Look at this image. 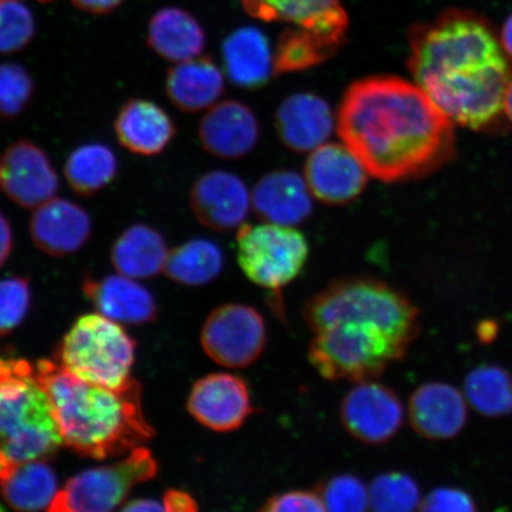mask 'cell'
Returning a JSON list of instances; mask_svg holds the SVG:
<instances>
[{
	"instance_id": "32",
	"label": "cell",
	"mask_w": 512,
	"mask_h": 512,
	"mask_svg": "<svg viewBox=\"0 0 512 512\" xmlns=\"http://www.w3.org/2000/svg\"><path fill=\"white\" fill-rule=\"evenodd\" d=\"M465 393L471 405L486 416L512 413V376L496 366L477 368L466 377Z\"/></svg>"
},
{
	"instance_id": "17",
	"label": "cell",
	"mask_w": 512,
	"mask_h": 512,
	"mask_svg": "<svg viewBox=\"0 0 512 512\" xmlns=\"http://www.w3.org/2000/svg\"><path fill=\"white\" fill-rule=\"evenodd\" d=\"M29 232L35 246L54 258L79 252L92 235V220L78 203L51 198L34 209Z\"/></svg>"
},
{
	"instance_id": "6",
	"label": "cell",
	"mask_w": 512,
	"mask_h": 512,
	"mask_svg": "<svg viewBox=\"0 0 512 512\" xmlns=\"http://www.w3.org/2000/svg\"><path fill=\"white\" fill-rule=\"evenodd\" d=\"M313 334L309 360L330 381L375 380L409 348L387 332L362 324L331 325Z\"/></svg>"
},
{
	"instance_id": "35",
	"label": "cell",
	"mask_w": 512,
	"mask_h": 512,
	"mask_svg": "<svg viewBox=\"0 0 512 512\" xmlns=\"http://www.w3.org/2000/svg\"><path fill=\"white\" fill-rule=\"evenodd\" d=\"M36 25L22 0H0V54H15L34 40Z\"/></svg>"
},
{
	"instance_id": "2",
	"label": "cell",
	"mask_w": 512,
	"mask_h": 512,
	"mask_svg": "<svg viewBox=\"0 0 512 512\" xmlns=\"http://www.w3.org/2000/svg\"><path fill=\"white\" fill-rule=\"evenodd\" d=\"M408 70L452 123L479 130L504 108L511 72L494 31L471 12L447 11L408 32Z\"/></svg>"
},
{
	"instance_id": "19",
	"label": "cell",
	"mask_w": 512,
	"mask_h": 512,
	"mask_svg": "<svg viewBox=\"0 0 512 512\" xmlns=\"http://www.w3.org/2000/svg\"><path fill=\"white\" fill-rule=\"evenodd\" d=\"M336 118L323 98L312 93L288 96L275 114V128L288 150L306 153L328 143Z\"/></svg>"
},
{
	"instance_id": "47",
	"label": "cell",
	"mask_w": 512,
	"mask_h": 512,
	"mask_svg": "<svg viewBox=\"0 0 512 512\" xmlns=\"http://www.w3.org/2000/svg\"><path fill=\"white\" fill-rule=\"evenodd\" d=\"M41 3H50V2H54V0H40Z\"/></svg>"
},
{
	"instance_id": "16",
	"label": "cell",
	"mask_w": 512,
	"mask_h": 512,
	"mask_svg": "<svg viewBox=\"0 0 512 512\" xmlns=\"http://www.w3.org/2000/svg\"><path fill=\"white\" fill-rule=\"evenodd\" d=\"M249 15L266 22H284L313 32L342 48L349 19L341 0H242Z\"/></svg>"
},
{
	"instance_id": "9",
	"label": "cell",
	"mask_w": 512,
	"mask_h": 512,
	"mask_svg": "<svg viewBox=\"0 0 512 512\" xmlns=\"http://www.w3.org/2000/svg\"><path fill=\"white\" fill-rule=\"evenodd\" d=\"M149 448L139 446L120 462L95 467L70 478L57 492L50 512H107L125 503L137 485L157 475Z\"/></svg>"
},
{
	"instance_id": "15",
	"label": "cell",
	"mask_w": 512,
	"mask_h": 512,
	"mask_svg": "<svg viewBox=\"0 0 512 512\" xmlns=\"http://www.w3.org/2000/svg\"><path fill=\"white\" fill-rule=\"evenodd\" d=\"M190 207L202 226L228 232L245 223L252 208V194L232 172L210 171L192 185Z\"/></svg>"
},
{
	"instance_id": "1",
	"label": "cell",
	"mask_w": 512,
	"mask_h": 512,
	"mask_svg": "<svg viewBox=\"0 0 512 512\" xmlns=\"http://www.w3.org/2000/svg\"><path fill=\"white\" fill-rule=\"evenodd\" d=\"M342 143L387 184L438 170L454 153L453 123L416 83L392 75L352 82L336 115Z\"/></svg>"
},
{
	"instance_id": "20",
	"label": "cell",
	"mask_w": 512,
	"mask_h": 512,
	"mask_svg": "<svg viewBox=\"0 0 512 512\" xmlns=\"http://www.w3.org/2000/svg\"><path fill=\"white\" fill-rule=\"evenodd\" d=\"M114 132L127 151L153 157L171 144L177 127L170 114L156 102L136 98L121 106L114 120Z\"/></svg>"
},
{
	"instance_id": "25",
	"label": "cell",
	"mask_w": 512,
	"mask_h": 512,
	"mask_svg": "<svg viewBox=\"0 0 512 512\" xmlns=\"http://www.w3.org/2000/svg\"><path fill=\"white\" fill-rule=\"evenodd\" d=\"M224 91L222 70L209 56L177 63L166 73L165 93L185 113L209 110Z\"/></svg>"
},
{
	"instance_id": "23",
	"label": "cell",
	"mask_w": 512,
	"mask_h": 512,
	"mask_svg": "<svg viewBox=\"0 0 512 512\" xmlns=\"http://www.w3.org/2000/svg\"><path fill=\"white\" fill-rule=\"evenodd\" d=\"M83 292L100 315L121 324H146L157 318V306L151 292L136 279L110 275L100 280L87 277Z\"/></svg>"
},
{
	"instance_id": "18",
	"label": "cell",
	"mask_w": 512,
	"mask_h": 512,
	"mask_svg": "<svg viewBox=\"0 0 512 512\" xmlns=\"http://www.w3.org/2000/svg\"><path fill=\"white\" fill-rule=\"evenodd\" d=\"M198 138L210 155L239 159L254 150L260 126L255 114L240 101L226 100L211 106L198 125Z\"/></svg>"
},
{
	"instance_id": "13",
	"label": "cell",
	"mask_w": 512,
	"mask_h": 512,
	"mask_svg": "<svg viewBox=\"0 0 512 512\" xmlns=\"http://www.w3.org/2000/svg\"><path fill=\"white\" fill-rule=\"evenodd\" d=\"M251 390L242 377L215 373L192 386L188 411L192 418L211 431L239 430L253 413Z\"/></svg>"
},
{
	"instance_id": "41",
	"label": "cell",
	"mask_w": 512,
	"mask_h": 512,
	"mask_svg": "<svg viewBox=\"0 0 512 512\" xmlns=\"http://www.w3.org/2000/svg\"><path fill=\"white\" fill-rule=\"evenodd\" d=\"M123 0H73L76 8L93 15L111 14Z\"/></svg>"
},
{
	"instance_id": "12",
	"label": "cell",
	"mask_w": 512,
	"mask_h": 512,
	"mask_svg": "<svg viewBox=\"0 0 512 512\" xmlns=\"http://www.w3.org/2000/svg\"><path fill=\"white\" fill-rule=\"evenodd\" d=\"M0 185L17 206L34 210L55 197L60 181L46 151L21 139L2 157Z\"/></svg>"
},
{
	"instance_id": "31",
	"label": "cell",
	"mask_w": 512,
	"mask_h": 512,
	"mask_svg": "<svg viewBox=\"0 0 512 512\" xmlns=\"http://www.w3.org/2000/svg\"><path fill=\"white\" fill-rule=\"evenodd\" d=\"M341 49L302 28L286 29L274 51V75L303 72L319 66Z\"/></svg>"
},
{
	"instance_id": "30",
	"label": "cell",
	"mask_w": 512,
	"mask_h": 512,
	"mask_svg": "<svg viewBox=\"0 0 512 512\" xmlns=\"http://www.w3.org/2000/svg\"><path fill=\"white\" fill-rule=\"evenodd\" d=\"M223 264L222 249L217 243L194 239L169 251L163 272L177 284L203 286L219 277Z\"/></svg>"
},
{
	"instance_id": "43",
	"label": "cell",
	"mask_w": 512,
	"mask_h": 512,
	"mask_svg": "<svg viewBox=\"0 0 512 512\" xmlns=\"http://www.w3.org/2000/svg\"><path fill=\"white\" fill-rule=\"evenodd\" d=\"M123 511H164L163 503L160 504L152 499H136L121 507Z\"/></svg>"
},
{
	"instance_id": "8",
	"label": "cell",
	"mask_w": 512,
	"mask_h": 512,
	"mask_svg": "<svg viewBox=\"0 0 512 512\" xmlns=\"http://www.w3.org/2000/svg\"><path fill=\"white\" fill-rule=\"evenodd\" d=\"M238 261L243 273L265 290L279 292L302 273L309 243L294 227L243 223L238 233Z\"/></svg>"
},
{
	"instance_id": "11",
	"label": "cell",
	"mask_w": 512,
	"mask_h": 512,
	"mask_svg": "<svg viewBox=\"0 0 512 512\" xmlns=\"http://www.w3.org/2000/svg\"><path fill=\"white\" fill-rule=\"evenodd\" d=\"M342 424L351 437L368 445H381L400 431L405 412L394 390L374 380L357 382L345 395Z\"/></svg>"
},
{
	"instance_id": "38",
	"label": "cell",
	"mask_w": 512,
	"mask_h": 512,
	"mask_svg": "<svg viewBox=\"0 0 512 512\" xmlns=\"http://www.w3.org/2000/svg\"><path fill=\"white\" fill-rule=\"evenodd\" d=\"M261 510L272 512L326 511L320 492L311 490H293L274 495L268 499Z\"/></svg>"
},
{
	"instance_id": "7",
	"label": "cell",
	"mask_w": 512,
	"mask_h": 512,
	"mask_svg": "<svg viewBox=\"0 0 512 512\" xmlns=\"http://www.w3.org/2000/svg\"><path fill=\"white\" fill-rule=\"evenodd\" d=\"M136 342L113 320L87 315L76 320L57 351L61 366L79 379L119 388L131 380Z\"/></svg>"
},
{
	"instance_id": "14",
	"label": "cell",
	"mask_w": 512,
	"mask_h": 512,
	"mask_svg": "<svg viewBox=\"0 0 512 512\" xmlns=\"http://www.w3.org/2000/svg\"><path fill=\"white\" fill-rule=\"evenodd\" d=\"M368 171L347 145L325 143L310 152L304 178L319 202L343 206L355 201L368 183Z\"/></svg>"
},
{
	"instance_id": "40",
	"label": "cell",
	"mask_w": 512,
	"mask_h": 512,
	"mask_svg": "<svg viewBox=\"0 0 512 512\" xmlns=\"http://www.w3.org/2000/svg\"><path fill=\"white\" fill-rule=\"evenodd\" d=\"M164 511L194 512L198 510L196 499L188 492L172 489L163 497Z\"/></svg>"
},
{
	"instance_id": "34",
	"label": "cell",
	"mask_w": 512,
	"mask_h": 512,
	"mask_svg": "<svg viewBox=\"0 0 512 512\" xmlns=\"http://www.w3.org/2000/svg\"><path fill=\"white\" fill-rule=\"evenodd\" d=\"M35 95V82L22 64H0V118L15 119L27 111Z\"/></svg>"
},
{
	"instance_id": "3",
	"label": "cell",
	"mask_w": 512,
	"mask_h": 512,
	"mask_svg": "<svg viewBox=\"0 0 512 512\" xmlns=\"http://www.w3.org/2000/svg\"><path fill=\"white\" fill-rule=\"evenodd\" d=\"M36 371L53 402L64 445L80 456H126L155 435L144 415L138 381L131 379L119 388L100 386L50 360L38 362Z\"/></svg>"
},
{
	"instance_id": "36",
	"label": "cell",
	"mask_w": 512,
	"mask_h": 512,
	"mask_svg": "<svg viewBox=\"0 0 512 512\" xmlns=\"http://www.w3.org/2000/svg\"><path fill=\"white\" fill-rule=\"evenodd\" d=\"M319 492L326 511L357 512L370 509L369 488L354 476L331 478Z\"/></svg>"
},
{
	"instance_id": "42",
	"label": "cell",
	"mask_w": 512,
	"mask_h": 512,
	"mask_svg": "<svg viewBox=\"0 0 512 512\" xmlns=\"http://www.w3.org/2000/svg\"><path fill=\"white\" fill-rule=\"evenodd\" d=\"M14 248V232L11 223L3 213H0V267H2Z\"/></svg>"
},
{
	"instance_id": "46",
	"label": "cell",
	"mask_w": 512,
	"mask_h": 512,
	"mask_svg": "<svg viewBox=\"0 0 512 512\" xmlns=\"http://www.w3.org/2000/svg\"><path fill=\"white\" fill-rule=\"evenodd\" d=\"M504 111L505 113H507L509 119L512 121V79L509 82L507 92H505Z\"/></svg>"
},
{
	"instance_id": "33",
	"label": "cell",
	"mask_w": 512,
	"mask_h": 512,
	"mask_svg": "<svg viewBox=\"0 0 512 512\" xmlns=\"http://www.w3.org/2000/svg\"><path fill=\"white\" fill-rule=\"evenodd\" d=\"M370 509L376 511H413L420 508L418 484L403 473H384L369 486Z\"/></svg>"
},
{
	"instance_id": "4",
	"label": "cell",
	"mask_w": 512,
	"mask_h": 512,
	"mask_svg": "<svg viewBox=\"0 0 512 512\" xmlns=\"http://www.w3.org/2000/svg\"><path fill=\"white\" fill-rule=\"evenodd\" d=\"M64 445L53 402L25 360L0 357V454L48 460Z\"/></svg>"
},
{
	"instance_id": "10",
	"label": "cell",
	"mask_w": 512,
	"mask_h": 512,
	"mask_svg": "<svg viewBox=\"0 0 512 512\" xmlns=\"http://www.w3.org/2000/svg\"><path fill=\"white\" fill-rule=\"evenodd\" d=\"M267 329L264 317L245 304H224L210 313L201 331V345L224 368L251 366L264 352Z\"/></svg>"
},
{
	"instance_id": "5",
	"label": "cell",
	"mask_w": 512,
	"mask_h": 512,
	"mask_svg": "<svg viewBox=\"0 0 512 512\" xmlns=\"http://www.w3.org/2000/svg\"><path fill=\"white\" fill-rule=\"evenodd\" d=\"M304 318L312 332L336 324H362L407 345L420 331L419 311L411 300L373 278L343 279L326 287L307 302Z\"/></svg>"
},
{
	"instance_id": "27",
	"label": "cell",
	"mask_w": 512,
	"mask_h": 512,
	"mask_svg": "<svg viewBox=\"0 0 512 512\" xmlns=\"http://www.w3.org/2000/svg\"><path fill=\"white\" fill-rule=\"evenodd\" d=\"M147 44L162 59L181 63L202 54L206 34L188 11L165 8L152 16L147 27Z\"/></svg>"
},
{
	"instance_id": "26",
	"label": "cell",
	"mask_w": 512,
	"mask_h": 512,
	"mask_svg": "<svg viewBox=\"0 0 512 512\" xmlns=\"http://www.w3.org/2000/svg\"><path fill=\"white\" fill-rule=\"evenodd\" d=\"M224 70L236 87L258 89L274 75V54L268 38L259 29L235 30L223 42Z\"/></svg>"
},
{
	"instance_id": "39",
	"label": "cell",
	"mask_w": 512,
	"mask_h": 512,
	"mask_svg": "<svg viewBox=\"0 0 512 512\" xmlns=\"http://www.w3.org/2000/svg\"><path fill=\"white\" fill-rule=\"evenodd\" d=\"M424 511H475V501L467 492L459 489H438L421 502Z\"/></svg>"
},
{
	"instance_id": "37",
	"label": "cell",
	"mask_w": 512,
	"mask_h": 512,
	"mask_svg": "<svg viewBox=\"0 0 512 512\" xmlns=\"http://www.w3.org/2000/svg\"><path fill=\"white\" fill-rule=\"evenodd\" d=\"M31 302L28 279L0 280V336L9 335L27 316Z\"/></svg>"
},
{
	"instance_id": "28",
	"label": "cell",
	"mask_w": 512,
	"mask_h": 512,
	"mask_svg": "<svg viewBox=\"0 0 512 512\" xmlns=\"http://www.w3.org/2000/svg\"><path fill=\"white\" fill-rule=\"evenodd\" d=\"M168 254L164 236L157 229L149 224L136 223L115 240L111 261L115 271L125 277L151 279L164 271Z\"/></svg>"
},
{
	"instance_id": "44",
	"label": "cell",
	"mask_w": 512,
	"mask_h": 512,
	"mask_svg": "<svg viewBox=\"0 0 512 512\" xmlns=\"http://www.w3.org/2000/svg\"><path fill=\"white\" fill-rule=\"evenodd\" d=\"M498 328L494 322H484L479 326L478 335L483 342H490L497 335Z\"/></svg>"
},
{
	"instance_id": "21",
	"label": "cell",
	"mask_w": 512,
	"mask_h": 512,
	"mask_svg": "<svg viewBox=\"0 0 512 512\" xmlns=\"http://www.w3.org/2000/svg\"><path fill=\"white\" fill-rule=\"evenodd\" d=\"M312 194L297 172L278 170L259 179L252 191V208L259 219L296 227L312 214Z\"/></svg>"
},
{
	"instance_id": "24",
	"label": "cell",
	"mask_w": 512,
	"mask_h": 512,
	"mask_svg": "<svg viewBox=\"0 0 512 512\" xmlns=\"http://www.w3.org/2000/svg\"><path fill=\"white\" fill-rule=\"evenodd\" d=\"M48 460H15L0 454V497L17 511L49 509L59 492Z\"/></svg>"
},
{
	"instance_id": "29",
	"label": "cell",
	"mask_w": 512,
	"mask_h": 512,
	"mask_svg": "<svg viewBox=\"0 0 512 512\" xmlns=\"http://www.w3.org/2000/svg\"><path fill=\"white\" fill-rule=\"evenodd\" d=\"M74 194L89 197L110 185L118 174V158L110 146L89 143L70 152L63 169Z\"/></svg>"
},
{
	"instance_id": "45",
	"label": "cell",
	"mask_w": 512,
	"mask_h": 512,
	"mask_svg": "<svg viewBox=\"0 0 512 512\" xmlns=\"http://www.w3.org/2000/svg\"><path fill=\"white\" fill-rule=\"evenodd\" d=\"M502 44L507 54L512 57V15L505 22L502 32Z\"/></svg>"
},
{
	"instance_id": "22",
	"label": "cell",
	"mask_w": 512,
	"mask_h": 512,
	"mask_svg": "<svg viewBox=\"0 0 512 512\" xmlns=\"http://www.w3.org/2000/svg\"><path fill=\"white\" fill-rule=\"evenodd\" d=\"M409 420L416 433L431 440L456 437L467 420V408L459 390L443 382L426 383L411 396Z\"/></svg>"
}]
</instances>
